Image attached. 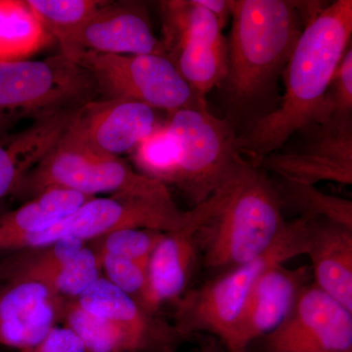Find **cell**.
I'll use <instances>...</instances> for the list:
<instances>
[{
	"label": "cell",
	"mask_w": 352,
	"mask_h": 352,
	"mask_svg": "<svg viewBox=\"0 0 352 352\" xmlns=\"http://www.w3.org/2000/svg\"><path fill=\"white\" fill-rule=\"evenodd\" d=\"M351 0L332 2L308 21L285 68L281 105L238 138L240 152L250 163L258 166L292 135L319 122L336 69L351 45Z\"/></svg>",
	"instance_id": "cell-1"
},
{
	"label": "cell",
	"mask_w": 352,
	"mask_h": 352,
	"mask_svg": "<svg viewBox=\"0 0 352 352\" xmlns=\"http://www.w3.org/2000/svg\"><path fill=\"white\" fill-rule=\"evenodd\" d=\"M227 90L236 103L263 95L288 63L308 21L320 2L230 0Z\"/></svg>",
	"instance_id": "cell-2"
},
{
	"label": "cell",
	"mask_w": 352,
	"mask_h": 352,
	"mask_svg": "<svg viewBox=\"0 0 352 352\" xmlns=\"http://www.w3.org/2000/svg\"><path fill=\"white\" fill-rule=\"evenodd\" d=\"M312 219L298 217L287 222L273 244L258 256L241 264L190 291L176 302L173 325L185 339L206 333L222 346L232 335L245 300L261 277L309 250Z\"/></svg>",
	"instance_id": "cell-3"
},
{
	"label": "cell",
	"mask_w": 352,
	"mask_h": 352,
	"mask_svg": "<svg viewBox=\"0 0 352 352\" xmlns=\"http://www.w3.org/2000/svg\"><path fill=\"white\" fill-rule=\"evenodd\" d=\"M282 210L274 184L249 162L224 205L201 229L206 266L226 271L263 254L286 226Z\"/></svg>",
	"instance_id": "cell-4"
},
{
	"label": "cell",
	"mask_w": 352,
	"mask_h": 352,
	"mask_svg": "<svg viewBox=\"0 0 352 352\" xmlns=\"http://www.w3.org/2000/svg\"><path fill=\"white\" fill-rule=\"evenodd\" d=\"M99 98L89 72L63 53L0 63V135L20 120L76 112Z\"/></svg>",
	"instance_id": "cell-5"
},
{
	"label": "cell",
	"mask_w": 352,
	"mask_h": 352,
	"mask_svg": "<svg viewBox=\"0 0 352 352\" xmlns=\"http://www.w3.org/2000/svg\"><path fill=\"white\" fill-rule=\"evenodd\" d=\"M50 188L173 201L166 184L136 171L120 157L102 156L63 138L25 173L12 195L25 201Z\"/></svg>",
	"instance_id": "cell-6"
},
{
	"label": "cell",
	"mask_w": 352,
	"mask_h": 352,
	"mask_svg": "<svg viewBox=\"0 0 352 352\" xmlns=\"http://www.w3.org/2000/svg\"><path fill=\"white\" fill-rule=\"evenodd\" d=\"M166 124L180 151L173 185L195 206L239 175L249 164L240 152L232 124L208 110L176 111L170 113Z\"/></svg>",
	"instance_id": "cell-7"
},
{
	"label": "cell",
	"mask_w": 352,
	"mask_h": 352,
	"mask_svg": "<svg viewBox=\"0 0 352 352\" xmlns=\"http://www.w3.org/2000/svg\"><path fill=\"white\" fill-rule=\"evenodd\" d=\"M72 60L89 72L102 99L139 102L168 113L182 109L208 110L206 98L163 55L82 52Z\"/></svg>",
	"instance_id": "cell-8"
},
{
	"label": "cell",
	"mask_w": 352,
	"mask_h": 352,
	"mask_svg": "<svg viewBox=\"0 0 352 352\" xmlns=\"http://www.w3.org/2000/svg\"><path fill=\"white\" fill-rule=\"evenodd\" d=\"M186 212L180 210L175 201L122 195L94 197L43 232L11 241L3 252L38 249L64 239L80 240L87 244L122 229L168 232L182 226Z\"/></svg>",
	"instance_id": "cell-9"
},
{
	"label": "cell",
	"mask_w": 352,
	"mask_h": 352,
	"mask_svg": "<svg viewBox=\"0 0 352 352\" xmlns=\"http://www.w3.org/2000/svg\"><path fill=\"white\" fill-rule=\"evenodd\" d=\"M236 177L186 212L177 229L164 233L150 256L147 287L140 305L156 314L166 302H177L186 291L201 250L204 226L222 208Z\"/></svg>",
	"instance_id": "cell-10"
},
{
	"label": "cell",
	"mask_w": 352,
	"mask_h": 352,
	"mask_svg": "<svg viewBox=\"0 0 352 352\" xmlns=\"http://www.w3.org/2000/svg\"><path fill=\"white\" fill-rule=\"evenodd\" d=\"M302 131L307 134L302 144L271 153L258 166L286 182L314 186L321 182L351 185L352 116L329 118Z\"/></svg>",
	"instance_id": "cell-11"
},
{
	"label": "cell",
	"mask_w": 352,
	"mask_h": 352,
	"mask_svg": "<svg viewBox=\"0 0 352 352\" xmlns=\"http://www.w3.org/2000/svg\"><path fill=\"white\" fill-rule=\"evenodd\" d=\"M263 339V352H352V311L308 284L283 323Z\"/></svg>",
	"instance_id": "cell-12"
},
{
	"label": "cell",
	"mask_w": 352,
	"mask_h": 352,
	"mask_svg": "<svg viewBox=\"0 0 352 352\" xmlns=\"http://www.w3.org/2000/svg\"><path fill=\"white\" fill-rule=\"evenodd\" d=\"M157 124L155 109L122 99H96L78 109L63 139L102 156L133 151Z\"/></svg>",
	"instance_id": "cell-13"
},
{
	"label": "cell",
	"mask_w": 352,
	"mask_h": 352,
	"mask_svg": "<svg viewBox=\"0 0 352 352\" xmlns=\"http://www.w3.org/2000/svg\"><path fill=\"white\" fill-rule=\"evenodd\" d=\"M82 52L166 56L163 41L155 36L144 4L107 1L61 47L74 59Z\"/></svg>",
	"instance_id": "cell-14"
},
{
	"label": "cell",
	"mask_w": 352,
	"mask_h": 352,
	"mask_svg": "<svg viewBox=\"0 0 352 352\" xmlns=\"http://www.w3.org/2000/svg\"><path fill=\"white\" fill-rule=\"evenodd\" d=\"M307 266L289 268L284 264L268 270L248 296L226 352H249L256 340L263 339L283 323L307 286Z\"/></svg>",
	"instance_id": "cell-15"
},
{
	"label": "cell",
	"mask_w": 352,
	"mask_h": 352,
	"mask_svg": "<svg viewBox=\"0 0 352 352\" xmlns=\"http://www.w3.org/2000/svg\"><path fill=\"white\" fill-rule=\"evenodd\" d=\"M64 302L45 284L14 277L0 286V346H36L56 326Z\"/></svg>",
	"instance_id": "cell-16"
},
{
	"label": "cell",
	"mask_w": 352,
	"mask_h": 352,
	"mask_svg": "<svg viewBox=\"0 0 352 352\" xmlns=\"http://www.w3.org/2000/svg\"><path fill=\"white\" fill-rule=\"evenodd\" d=\"M74 300L87 311L126 331L138 342L141 352H175L186 340L175 325L148 312L103 276Z\"/></svg>",
	"instance_id": "cell-17"
},
{
	"label": "cell",
	"mask_w": 352,
	"mask_h": 352,
	"mask_svg": "<svg viewBox=\"0 0 352 352\" xmlns=\"http://www.w3.org/2000/svg\"><path fill=\"white\" fill-rule=\"evenodd\" d=\"M314 284L352 311V229L312 219L309 250Z\"/></svg>",
	"instance_id": "cell-18"
},
{
	"label": "cell",
	"mask_w": 352,
	"mask_h": 352,
	"mask_svg": "<svg viewBox=\"0 0 352 352\" xmlns=\"http://www.w3.org/2000/svg\"><path fill=\"white\" fill-rule=\"evenodd\" d=\"M75 113L38 120L24 131L0 135V200L12 194L25 173L61 140Z\"/></svg>",
	"instance_id": "cell-19"
},
{
	"label": "cell",
	"mask_w": 352,
	"mask_h": 352,
	"mask_svg": "<svg viewBox=\"0 0 352 352\" xmlns=\"http://www.w3.org/2000/svg\"><path fill=\"white\" fill-rule=\"evenodd\" d=\"M94 198L74 190L50 188L0 215V252L11 241L43 232Z\"/></svg>",
	"instance_id": "cell-20"
},
{
	"label": "cell",
	"mask_w": 352,
	"mask_h": 352,
	"mask_svg": "<svg viewBox=\"0 0 352 352\" xmlns=\"http://www.w3.org/2000/svg\"><path fill=\"white\" fill-rule=\"evenodd\" d=\"M170 58L190 87L206 98L214 87L226 80L228 72V45L226 38H192L180 41L168 51Z\"/></svg>",
	"instance_id": "cell-21"
},
{
	"label": "cell",
	"mask_w": 352,
	"mask_h": 352,
	"mask_svg": "<svg viewBox=\"0 0 352 352\" xmlns=\"http://www.w3.org/2000/svg\"><path fill=\"white\" fill-rule=\"evenodd\" d=\"M52 41L27 0H0V63L29 59Z\"/></svg>",
	"instance_id": "cell-22"
},
{
	"label": "cell",
	"mask_w": 352,
	"mask_h": 352,
	"mask_svg": "<svg viewBox=\"0 0 352 352\" xmlns=\"http://www.w3.org/2000/svg\"><path fill=\"white\" fill-rule=\"evenodd\" d=\"M61 317L82 342L85 352H141L138 342L119 326L83 309L75 302L64 303Z\"/></svg>",
	"instance_id": "cell-23"
},
{
	"label": "cell",
	"mask_w": 352,
	"mask_h": 352,
	"mask_svg": "<svg viewBox=\"0 0 352 352\" xmlns=\"http://www.w3.org/2000/svg\"><path fill=\"white\" fill-rule=\"evenodd\" d=\"M282 208H293L302 217L328 220L352 229V201L323 193L314 185L282 180L275 185Z\"/></svg>",
	"instance_id": "cell-24"
},
{
	"label": "cell",
	"mask_w": 352,
	"mask_h": 352,
	"mask_svg": "<svg viewBox=\"0 0 352 352\" xmlns=\"http://www.w3.org/2000/svg\"><path fill=\"white\" fill-rule=\"evenodd\" d=\"M60 48L68 43L105 0H27Z\"/></svg>",
	"instance_id": "cell-25"
},
{
	"label": "cell",
	"mask_w": 352,
	"mask_h": 352,
	"mask_svg": "<svg viewBox=\"0 0 352 352\" xmlns=\"http://www.w3.org/2000/svg\"><path fill=\"white\" fill-rule=\"evenodd\" d=\"M139 173L168 184H173L178 164L179 146L166 124L157 126L132 151Z\"/></svg>",
	"instance_id": "cell-26"
},
{
	"label": "cell",
	"mask_w": 352,
	"mask_h": 352,
	"mask_svg": "<svg viewBox=\"0 0 352 352\" xmlns=\"http://www.w3.org/2000/svg\"><path fill=\"white\" fill-rule=\"evenodd\" d=\"M100 277V261L87 244L61 268L36 281L45 284L62 300H74Z\"/></svg>",
	"instance_id": "cell-27"
},
{
	"label": "cell",
	"mask_w": 352,
	"mask_h": 352,
	"mask_svg": "<svg viewBox=\"0 0 352 352\" xmlns=\"http://www.w3.org/2000/svg\"><path fill=\"white\" fill-rule=\"evenodd\" d=\"M161 231L151 229H122L103 236L87 245L97 256H119L131 259H149L163 237Z\"/></svg>",
	"instance_id": "cell-28"
},
{
	"label": "cell",
	"mask_w": 352,
	"mask_h": 352,
	"mask_svg": "<svg viewBox=\"0 0 352 352\" xmlns=\"http://www.w3.org/2000/svg\"><path fill=\"white\" fill-rule=\"evenodd\" d=\"M97 256L100 261L103 277L140 302L147 287L149 259L124 258L107 254Z\"/></svg>",
	"instance_id": "cell-29"
},
{
	"label": "cell",
	"mask_w": 352,
	"mask_h": 352,
	"mask_svg": "<svg viewBox=\"0 0 352 352\" xmlns=\"http://www.w3.org/2000/svg\"><path fill=\"white\" fill-rule=\"evenodd\" d=\"M352 116V48H347L336 69L324 101L320 120Z\"/></svg>",
	"instance_id": "cell-30"
},
{
	"label": "cell",
	"mask_w": 352,
	"mask_h": 352,
	"mask_svg": "<svg viewBox=\"0 0 352 352\" xmlns=\"http://www.w3.org/2000/svg\"><path fill=\"white\" fill-rule=\"evenodd\" d=\"M19 352H85V349L71 329L55 326L36 346Z\"/></svg>",
	"instance_id": "cell-31"
},
{
	"label": "cell",
	"mask_w": 352,
	"mask_h": 352,
	"mask_svg": "<svg viewBox=\"0 0 352 352\" xmlns=\"http://www.w3.org/2000/svg\"><path fill=\"white\" fill-rule=\"evenodd\" d=\"M198 4L210 11L222 30L231 18L230 0H196Z\"/></svg>",
	"instance_id": "cell-32"
},
{
	"label": "cell",
	"mask_w": 352,
	"mask_h": 352,
	"mask_svg": "<svg viewBox=\"0 0 352 352\" xmlns=\"http://www.w3.org/2000/svg\"><path fill=\"white\" fill-rule=\"evenodd\" d=\"M198 344L200 352H226L221 344L210 336H199Z\"/></svg>",
	"instance_id": "cell-33"
},
{
	"label": "cell",
	"mask_w": 352,
	"mask_h": 352,
	"mask_svg": "<svg viewBox=\"0 0 352 352\" xmlns=\"http://www.w3.org/2000/svg\"><path fill=\"white\" fill-rule=\"evenodd\" d=\"M4 280V267L2 261H0V282H3Z\"/></svg>",
	"instance_id": "cell-34"
}]
</instances>
